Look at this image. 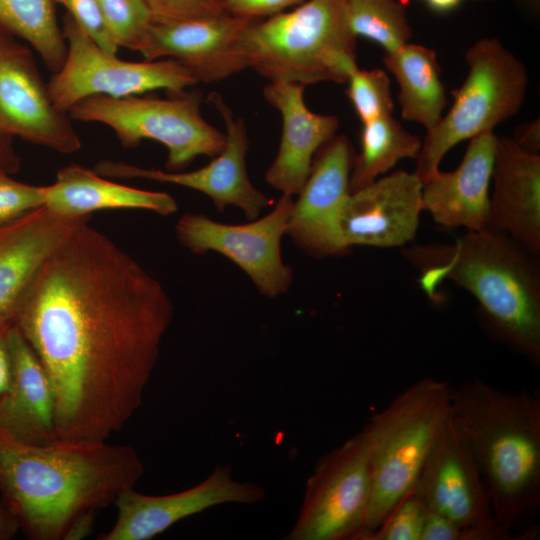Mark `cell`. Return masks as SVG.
Here are the masks:
<instances>
[{"label": "cell", "instance_id": "cell-1", "mask_svg": "<svg viewBox=\"0 0 540 540\" xmlns=\"http://www.w3.org/2000/svg\"><path fill=\"white\" fill-rule=\"evenodd\" d=\"M89 220L38 268L13 323L50 378L58 440L105 441L124 428L174 317L161 282Z\"/></svg>", "mask_w": 540, "mask_h": 540}, {"label": "cell", "instance_id": "cell-2", "mask_svg": "<svg viewBox=\"0 0 540 540\" xmlns=\"http://www.w3.org/2000/svg\"><path fill=\"white\" fill-rule=\"evenodd\" d=\"M144 464L130 445L18 442L0 431V499L31 540H79L97 512L134 488Z\"/></svg>", "mask_w": 540, "mask_h": 540}, {"label": "cell", "instance_id": "cell-3", "mask_svg": "<svg viewBox=\"0 0 540 540\" xmlns=\"http://www.w3.org/2000/svg\"><path fill=\"white\" fill-rule=\"evenodd\" d=\"M402 255L419 270L430 297L444 280L464 288L477 300L488 333L539 365V255L491 228L467 230L453 243L403 247Z\"/></svg>", "mask_w": 540, "mask_h": 540}, {"label": "cell", "instance_id": "cell-4", "mask_svg": "<svg viewBox=\"0 0 540 540\" xmlns=\"http://www.w3.org/2000/svg\"><path fill=\"white\" fill-rule=\"evenodd\" d=\"M451 414L479 468L494 518L512 531L532 526L540 508V398L476 378L451 388Z\"/></svg>", "mask_w": 540, "mask_h": 540}, {"label": "cell", "instance_id": "cell-5", "mask_svg": "<svg viewBox=\"0 0 540 540\" xmlns=\"http://www.w3.org/2000/svg\"><path fill=\"white\" fill-rule=\"evenodd\" d=\"M356 40L343 0H306L251 21L239 52L246 69L269 82L344 84L358 68Z\"/></svg>", "mask_w": 540, "mask_h": 540}, {"label": "cell", "instance_id": "cell-6", "mask_svg": "<svg viewBox=\"0 0 540 540\" xmlns=\"http://www.w3.org/2000/svg\"><path fill=\"white\" fill-rule=\"evenodd\" d=\"M450 415L451 387L426 377L411 384L370 419L364 430L370 444L372 490L359 540H367L415 488Z\"/></svg>", "mask_w": 540, "mask_h": 540}, {"label": "cell", "instance_id": "cell-7", "mask_svg": "<svg viewBox=\"0 0 540 540\" xmlns=\"http://www.w3.org/2000/svg\"><path fill=\"white\" fill-rule=\"evenodd\" d=\"M468 74L451 92L453 103L440 121L426 131L414 173L423 182L439 170L445 154L458 143L500 123L521 109L528 88L523 62L498 38L485 37L465 53Z\"/></svg>", "mask_w": 540, "mask_h": 540}, {"label": "cell", "instance_id": "cell-8", "mask_svg": "<svg viewBox=\"0 0 540 540\" xmlns=\"http://www.w3.org/2000/svg\"><path fill=\"white\" fill-rule=\"evenodd\" d=\"M172 94L170 98L90 96L76 103L68 115L107 125L125 148H135L145 139L163 144L168 150L166 170L178 172L198 156H217L226 139L202 117L200 91Z\"/></svg>", "mask_w": 540, "mask_h": 540}, {"label": "cell", "instance_id": "cell-9", "mask_svg": "<svg viewBox=\"0 0 540 540\" xmlns=\"http://www.w3.org/2000/svg\"><path fill=\"white\" fill-rule=\"evenodd\" d=\"M62 23L67 54L47 84L52 102L62 112L68 114L90 96L125 97L157 89L181 93L198 83L176 60H122L100 47L69 14H64Z\"/></svg>", "mask_w": 540, "mask_h": 540}, {"label": "cell", "instance_id": "cell-10", "mask_svg": "<svg viewBox=\"0 0 540 540\" xmlns=\"http://www.w3.org/2000/svg\"><path fill=\"white\" fill-rule=\"evenodd\" d=\"M372 490L363 429L322 456L307 480L289 540H359Z\"/></svg>", "mask_w": 540, "mask_h": 540}, {"label": "cell", "instance_id": "cell-11", "mask_svg": "<svg viewBox=\"0 0 540 540\" xmlns=\"http://www.w3.org/2000/svg\"><path fill=\"white\" fill-rule=\"evenodd\" d=\"M293 201V196L281 194L267 215L244 224L221 223L187 212L176 223V238L194 254L214 251L227 257L247 274L261 295L274 298L285 294L293 282V269L281 254Z\"/></svg>", "mask_w": 540, "mask_h": 540}, {"label": "cell", "instance_id": "cell-12", "mask_svg": "<svg viewBox=\"0 0 540 540\" xmlns=\"http://www.w3.org/2000/svg\"><path fill=\"white\" fill-rule=\"evenodd\" d=\"M209 101L225 124V146L206 166L189 172L147 169L124 162L102 160L95 172L107 178L147 179L170 183L199 191L208 196L218 211L228 206L239 208L248 220L259 217L273 201L251 183L246 170L249 147L246 126L235 117L220 94L213 92Z\"/></svg>", "mask_w": 540, "mask_h": 540}, {"label": "cell", "instance_id": "cell-13", "mask_svg": "<svg viewBox=\"0 0 540 540\" xmlns=\"http://www.w3.org/2000/svg\"><path fill=\"white\" fill-rule=\"evenodd\" d=\"M0 132L59 153L82 144L71 118L52 102L31 51L0 30Z\"/></svg>", "mask_w": 540, "mask_h": 540}, {"label": "cell", "instance_id": "cell-14", "mask_svg": "<svg viewBox=\"0 0 540 540\" xmlns=\"http://www.w3.org/2000/svg\"><path fill=\"white\" fill-rule=\"evenodd\" d=\"M355 152L345 135H336L315 154L310 174L293 201L287 235L315 258L349 251L340 231V217L351 193Z\"/></svg>", "mask_w": 540, "mask_h": 540}, {"label": "cell", "instance_id": "cell-15", "mask_svg": "<svg viewBox=\"0 0 540 540\" xmlns=\"http://www.w3.org/2000/svg\"><path fill=\"white\" fill-rule=\"evenodd\" d=\"M265 498L262 486L237 480L229 466H217L199 484L168 495H146L124 490L114 505L113 527L99 540H150L179 521L223 504H255Z\"/></svg>", "mask_w": 540, "mask_h": 540}, {"label": "cell", "instance_id": "cell-16", "mask_svg": "<svg viewBox=\"0 0 540 540\" xmlns=\"http://www.w3.org/2000/svg\"><path fill=\"white\" fill-rule=\"evenodd\" d=\"M415 490L428 511L463 528L499 524L479 468L452 414L425 461Z\"/></svg>", "mask_w": 540, "mask_h": 540}, {"label": "cell", "instance_id": "cell-17", "mask_svg": "<svg viewBox=\"0 0 540 540\" xmlns=\"http://www.w3.org/2000/svg\"><path fill=\"white\" fill-rule=\"evenodd\" d=\"M251 21L228 13L185 21L153 19L137 51L146 61H178L198 83L220 81L246 69L239 45Z\"/></svg>", "mask_w": 540, "mask_h": 540}, {"label": "cell", "instance_id": "cell-18", "mask_svg": "<svg viewBox=\"0 0 540 540\" xmlns=\"http://www.w3.org/2000/svg\"><path fill=\"white\" fill-rule=\"evenodd\" d=\"M422 210V181L397 170L351 192L341 213L346 247H405L417 234Z\"/></svg>", "mask_w": 540, "mask_h": 540}, {"label": "cell", "instance_id": "cell-19", "mask_svg": "<svg viewBox=\"0 0 540 540\" xmlns=\"http://www.w3.org/2000/svg\"><path fill=\"white\" fill-rule=\"evenodd\" d=\"M497 140L494 131L469 139L454 171L437 170L422 182V210L429 212L436 223L466 230L488 227Z\"/></svg>", "mask_w": 540, "mask_h": 540}, {"label": "cell", "instance_id": "cell-20", "mask_svg": "<svg viewBox=\"0 0 540 540\" xmlns=\"http://www.w3.org/2000/svg\"><path fill=\"white\" fill-rule=\"evenodd\" d=\"M305 86L292 82H269L265 100L282 116V136L275 159L265 179L282 194L297 195L306 182L317 151L336 136L335 115L312 112L305 104Z\"/></svg>", "mask_w": 540, "mask_h": 540}, {"label": "cell", "instance_id": "cell-21", "mask_svg": "<svg viewBox=\"0 0 540 540\" xmlns=\"http://www.w3.org/2000/svg\"><path fill=\"white\" fill-rule=\"evenodd\" d=\"M488 227L540 254V156L498 137Z\"/></svg>", "mask_w": 540, "mask_h": 540}, {"label": "cell", "instance_id": "cell-22", "mask_svg": "<svg viewBox=\"0 0 540 540\" xmlns=\"http://www.w3.org/2000/svg\"><path fill=\"white\" fill-rule=\"evenodd\" d=\"M90 218L61 217L42 206L0 226V327L14 323L22 295L47 256Z\"/></svg>", "mask_w": 540, "mask_h": 540}, {"label": "cell", "instance_id": "cell-23", "mask_svg": "<svg viewBox=\"0 0 540 540\" xmlns=\"http://www.w3.org/2000/svg\"><path fill=\"white\" fill-rule=\"evenodd\" d=\"M12 378L0 404V431L25 444L47 445L58 440L55 396L47 371L13 324L9 330Z\"/></svg>", "mask_w": 540, "mask_h": 540}, {"label": "cell", "instance_id": "cell-24", "mask_svg": "<svg viewBox=\"0 0 540 540\" xmlns=\"http://www.w3.org/2000/svg\"><path fill=\"white\" fill-rule=\"evenodd\" d=\"M43 206L68 218L90 216L105 209L147 210L162 216L178 210L176 200L168 193L119 184L77 164L61 168L56 181L45 186Z\"/></svg>", "mask_w": 540, "mask_h": 540}, {"label": "cell", "instance_id": "cell-25", "mask_svg": "<svg viewBox=\"0 0 540 540\" xmlns=\"http://www.w3.org/2000/svg\"><path fill=\"white\" fill-rule=\"evenodd\" d=\"M383 64L398 84L402 118L417 122L426 131L436 126L447 105L436 52L424 45L408 43L385 53Z\"/></svg>", "mask_w": 540, "mask_h": 540}, {"label": "cell", "instance_id": "cell-26", "mask_svg": "<svg viewBox=\"0 0 540 540\" xmlns=\"http://www.w3.org/2000/svg\"><path fill=\"white\" fill-rule=\"evenodd\" d=\"M421 145L422 140L407 131L393 115L363 124L361 151L355 154L350 172V191L373 182L401 159H416Z\"/></svg>", "mask_w": 540, "mask_h": 540}, {"label": "cell", "instance_id": "cell-27", "mask_svg": "<svg viewBox=\"0 0 540 540\" xmlns=\"http://www.w3.org/2000/svg\"><path fill=\"white\" fill-rule=\"evenodd\" d=\"M55 6V0H0V27L28 42L52 73L67 54Z\"/></svg>", "mask_w": 540, "mask_h": 540}, {"label": "cell", "instance_id": "cell-28", "mask_svg": "<svg viewBox=\"0 0 540 540\" xmlns=\"http://www.w3.org/2000/svg\"><path fill=\"white\" fill-rule=\"evenodd\" d=\"M349 27L356 37L380 45L385 53L410 43L412 29L401 0H343Z\"/></svg>", "mask_w": 540, "mask_h": 540}, {"label": "cell", "instance_id": "cell-29", "mask_svg": "<svg viewBox=\"0 0 540 540\" xmlns=\"http://www.w3.org/2000/svg\"><path fill=\"white\" fill-rule=\"evenodd\" d=\"M346 83V95L362 124L392 115L394 101L390 79L385 70H362L358 67Z\"/></svg>", "mask_w": 540, "mask_h": 540}, {"label": "cell", "instance_id": "cell-30", "mask_svg": "<svg viewBox=\"0 0 540 540\" xmlns=\"http://www.w3.org/2000/svg\"><path fill=\"white\" fill-rule=\"evenodd\" d=\"M110 35L118 47L137 51L153 20L143 0H99Z\"/></svg>", "mask_w": 540, "mask_h": 540}, {"label": "cell", "instance_id": "cell-31", "mask_svg": "<svg viewBox=\"0 0 540 540\" xmlns=\"http://www.w3.org/2000/svg\"><path fill=\"white\" fill-rule=\"evenodd\" d=\"M427 513L425 503L414 488L367 540H421Z\"/></svg>", "mask_w": 540, "mask_h": 540}, {"label": "cell", "instance_id": "cell-32", "mask_svg": "<svg viewBox=\"0 0 540 540\" xmlns=\"http://www.w3.org/2000/svg\"><path fill=\"white\" fill-rule=\"evenodd\" d=\"M45 186L22 183L0 168V226L43 206Z\"/></svg>", "mask_w": 540, "mask_h": 540}, {"label": "cell", "instance_id": "cell-33", "mask_svg": "<svg viewBox=\"0 0 540 540\" xmlns=\"http://www.w3.org/2000/svg\"><path fill=\"white\" fill-rule=\"evenodd\" d=\"M152 18L185 21L211 18L225 12L222 0H143Z\"/></svg>", "mask_w": 540, "mask_h": 540}, {"label": "cell", "instance_id": "cell-34", "mask_svg": "<svg viewBox=\"0 0 540 540\" xmlns=\"http://www.w3.org/2000/svg\"><path fill=\"white\" fill-rule=\"evenodd\" d=\"M63 5L76 23L103 49L117 54L119 47L113 41L102 14L99 0H55Z\"/></svg>", "mask_w": 540, "mask_h": 540}, {"label": "cell", "instance_id": "cell-35", "mask_svg": "<svg viewBox=\"0 0 540 540\" xmlns=\"http://www.w3.org/2000/svg\"><path fill=\"white\" fill-rule=\"evenodd\" d=\"M306 0H222L226 13L249 20H260Z\"/></svg>", "mask_w": 540, "mask_h": 540}, {"label": "cell", "instance_id": "cell-36", "mask_svg": "<svg viewBox=\"0 0 540 540\" xmlns=\"http://www.w3.org/2000/svg\"><path fill=\"white\" fill-rule=\"evenodd\" d=\"M12 325L0 327V404L9 390L12 378V361L9 348V330Z\"/></svg>", "mask_w": 540, "mask_h": 540}, {"label": "cell", "instance_id": "cell-37", "mask_svg": "<svg viewBox=\"0 0 540 540\" xmlns=\"http://www.w3.org/2000/svg\"><path fill=\"white\" fill-rule=\"evenodd\" d=\"M516 144L523 150L538 154L540 149V130L539 120L531 122L520 128L516 133V137L512 138Z\"/></svg>", "mask_w": 540, "mask_h": 540}, {"label": "cell", "instance_id": "cell-38", "mask_svg": "<svg viewBox=\"0 0 540 540\" xmlns=\"http://www.w3.org/2000/svg\"><path fill=\"white\" fill-rule=\"evenodd\" d=\"M0 168L9 174L20 168V159L14 151L13 137L0 132Z\"/></svg>", "mask_w": 540, "mask_h": 540}, {"label": "cell", "instance_id": "cell-39", "mask_svg": "<svg viewBox=\"0 0 540 540\" xmlns=\"http://www.w3.org/2000/svg\"><path fill=\"white\" fill-rule=\"evenodd\" d=\"M20 530L17 517L10 507L0 499V540H10Z\"/></svg>", "mask_w": 540, "mask_h": 540}, {"label": "cell", "instance_id": "cell-40", "mask_svg": "<svg viewBox=\"0 0 540 540\" xmlns=\"http://www.w3.org/2000/svg\"><path fill=\"white\" fill-rule=\"evenodd\" d=\"M462 0H425L426 5L434 12L446 13L457 8Z\"/></svg>", "mask_w": 540, "mask_h": 540}, {"label": "cell", "instance_id": "cell-41", "mask_svg": "<svg viewBox=\"0 0 540 540\" xmlns=\"http://www.w3.org/2000/svg\"><path fill=\"white\" fill-rule=\"evenodd\" d=\"M473 1H491V0H473Z\"/></svg>", "mask_w": 540, "mask_h": 540}, {"label": "cell", "instance_id": "cell-42", "mask_svg": "<svg viewBox=\"0 0 540 540\" xmlns=\"http://www.w3.org/2000/svg\"><path fill=\"white\" fill-rule=\"evenodd\" d=\"M1 29H2V28L0 27V30H1Z\"/></svg>", "mask_w": 540, "mask_h": 540}]
</instances>
